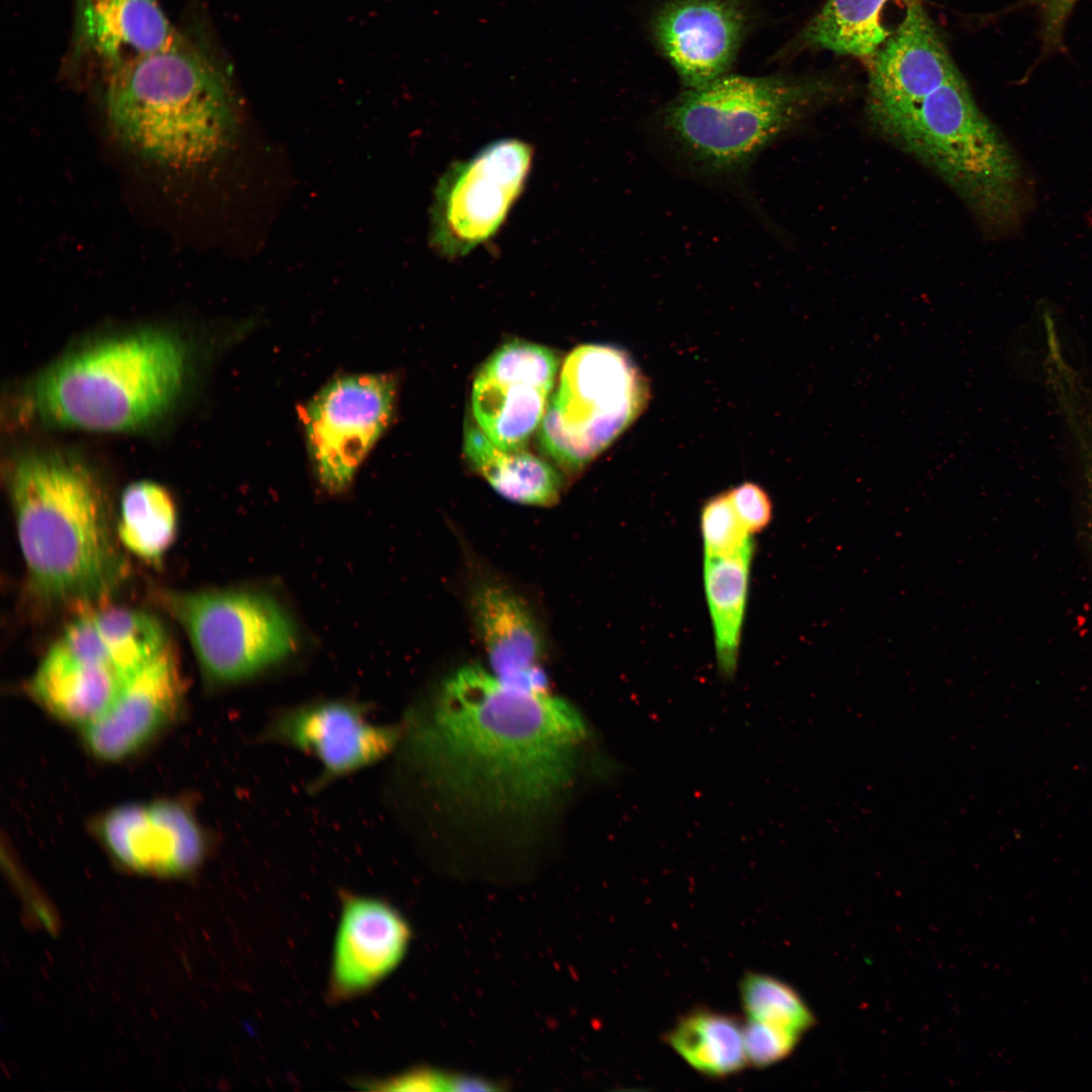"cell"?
Segmentation results:
<instances>
[{"label": "cell", "mask_w": 1092, "mask_h": 1092, "mask_svg": "<svg viewBox=\"0 0 1092 1092\" xmlns=\"http://www.w3.org/2000/svg\"><path fill=\"white\" fill-rule=\"evenodd\" d=\"M400 724L389 780H412L455 811L492 823L546 813L571 784L590 735L561 698L506 685L478 665L455 671Z\"/></svg>", "instance_id": "1"}, {"label": "cell", "mask_w": 1092, "mask_h": 1092, "mask_svg": "<svg viewBox=\"0 0 1092 1092\" xmlns=\"http://www.w3.org/2000/svg\"><path fill=\"white\" fill-rule=\"evenodd\" d=\"M5 480L32 590L55 604L109 595L124 564L107 494L91 464L65 449H29L9 460Z\"/></svg>", "instance_id": "2"}, {"label": "cell", "mask_w": 1092, "mask_h": 1092, "mask_svg": "<svg viewBox=\"0 0 1092 1092\" xmlns=\"http://www.w3.org/2000/svg\"><path fill=\"white\" fill-rule=\"evenodd\" d=\"M193 354L176 331L142 327L86 342L26 386L29 413L49 425L130 432L162 419L190 379Z\"/></svg>", "instance_id": "3"}, {"label": "cell", "mask_w": 1092, "mask_h": 1092, "mask_svg": "<svg viewBox=\"0 0 1092 1092\" xmlns=\"http://www.w3.org/2000/svg\"><path fill=\"white\" fill-rule=\"evenodd\" d=\"M820 76L724 75L686 89L651 122L661 151L696 179L744 196L752 164L834 97Z\"/></svg>", "instance_id": "4"}, {"label": "cell", "mask_w": 1092, "mask_h": 1092, "mask_svg": "<svg viewBox=\"0 0 1092 1092\" xmlns=\"http://www.w3.org/2000/svg\"><path fill=\"white\" fill-rule=\"evenodd\" d=\"M104 106L108 123L124 145L169 166L212 158L235 130V101L225 72L179 36L109 70Z\"/></svg>", "instance_id": "5"}, {"label": "cell", "mask_w": 1092, "mask_h": 1092, "mask_svg": "<svg viewBox=\"0 0 1092 1092\" xmlns=\"http://www.w3.org/2000/svg\"><path fill=\"white\" fill-rule=\"evenodd\" d=\"M870 121L951 189L987 235L1018 225L1028 197L1021 164L962 76L912 107Z\"/></svg>", "instance_id": "6"}, {"label": "cell", "mask_w": 1092, "mask_h": 1092, "mask_svg": "<svg viewBox=\"0 0 1092 1092\" xmlns=\"http://www.w3.org/2000/svg\"><path fill=\"white\" fill-rule=\"evenodd\" d=\"M650 386L623 349L586 344L565 359L539 426L542 452L562 471L578 473L645 411Z\"/></svg>", "instance_id": "7"}, {"label": "cell", "mask_w": 1092, "mask_h": 1092, "mask_svg": "<svg viewBox=\"0 0 1092 1092\" xmlns=\"http://www.w3.org/2000/svg\"><path fill=\"white\" fill-rule=\"evenodd\" d=\"M162 607L186 633L210 688L252 682L296 651L297 629L272 596L252 589L162 590Z\"/></svg>", "instance_id": "8"}, {"label": "cell", "mask_w": 1092, "mask_h": 1092, "mask_svg": "<svg viewBox=\"0 0 1092 1092\" xmlns=\"http://www.w3.org/2000/svg\"><path fill=\"white\" fill-rule=\"evenodd\" d=\"M370 703L352 698H320L270 712L254 736L258 745L301 753L317 764L306 793L388 760L402 736L400 722H378Z\"/></svg>", "instance_id": "9"}, {"label": "cell", "mask_w": 1092, "mask_h": 1092, "mask_svg": "<svg viewBox=\"0 0 1092 1092\" xmlns=\"http://www.w3.org/2000/svg\"><path fill=\"white\" fill-rule=\"evenodd\" d=\"M533 161L526 142L499 139L440 177L431 208V244L449 259L463 257L500 229L524 190Z\"/></svg>", "instance_id": "10"}, {"label": "cell", "mask_w": 1092, "mask_h": 1092, "mask_svg": "<svg viewBox=\"0 0 1092 1092\" xmlns=\"http://www.w3.org/2000/svg\"><path fill=\"white\" fill-rule=\"evenodd\" d=\"M388 374H351L327 383L302 412L309 460L320 484L341 493L387 429L396 385Z\"/></svg>", "instance_id": "11"}, {"label": "cell", "mask_w": 1092, "mask_h": 1092, "mask_svg": "<svg viewBox=\"0 0 1092 1092\" xmlns=\"http://www.w3.org/2000/svg\"><path fill=\"white\" fill-rule=\"evenodd\" d=\"M94 827L115 860L143 874L192 873L207 857L211 844L193 811L171 800L120 805L105 812Z\"/></svg>", "instance_id": "12"}, {"label": "cell", "mask_w": 1092, "mask_h": 1092, "mask_svg": "<svg viewBox=\"0 0 1092 1092\" xmlns=\"http://www.w3.org/2000/svg\"><path fill=\"white\" fill-rule=\"evenodd\" d=\"M327 997L344 1003L368 994L403 961L412 939L404 916L387 901L342 891Z\"/></svg>", "instance_id": "13"}, {"label": "cell", "mask_w": 1092, "mask_h": 1092, "mask_svg": "<svg viewBox=\"0 0 1092 1092\" xmlns=\"http://www.w3.org/2000/svg\"><path fill=\"white\" fill-rule=\"evenodd\" d=\"M183 699L184 680L169 643L127 676L106 710L81 729L84 744L98 759H124L176 719Z\"/></svg>", "instance_id": "14"}, {"label": "cell", "mask_w": 1092, "mask_h": 1092, "mask_svg": "<svg viewBox=\"0 0 1092 1092\" xmlns=\"http://www.w3.org/2000/svg\"><path fill=\"white\" fill-rule=\"evenodd\" d=\"M747 26L741 0H670L651 29L685 88L698 89L727 74Z\"/></svg>", "instance_id": "15"}, {"label": "cell", "mask_w": 1092, "mask_h": 1092, "mask_svg": "<svg viewBox=\"0 0 1092 1092\" xmlns=\"http://www.w3.org/2000/svg\"><path fill=\"white\" fill-rule=\"evenodd\" d=\"M869 62V118L905 110L961 76L919 0Z\"/></svg>", "instance_id": "16"}, {"label": "cell", "mask_w": 1092, "mask_h": 1092, "mask_svg": "<svg viewBox=\"0 0 1092 1092\" xmlns=\"http://www.w3.org/2000/svg\"><path fill=\"white\" fill-rule=\"evenodd\" d=\"M469 607L490 672L512 687L550 692L541 630L525 601L506 584L485 579L472 588Z\"/></svg>", "instance_id": "17"}, {"label": "cell", "mask_w": 1092, "mask_h": 1092, "mask_svg": "<svg viewBox=\"0 0 1092 1092\" xmlns=\"http://www.w3.org/2000/svg\"><path fill=\"white\" fill-rule=\"evenodd\" d=\"M75 26L81 49L109 70L177 36L158 0H76Z\"/></svg>", "instance_id": "18"}, {"label": "cell", "mask_w": 1092, "mask_h": 1092, "mask_svg": "<svg viewBox=\"0 0 1092 1092\" xmlns=\"http://www.w3.org/2000/svg\"><path fill=\"white\" fill-rule=\"evenodd\" d=\"M125 678L113 666L78 657L56 642L25 690L55 719L83 729L106 710Z\"/></svg>", "instance_id": "19"}, {"label": "cell", "mask_w": 1092, "mask_h": 1092, "mask_svg": "<svg viewBox=\"0 0 1092 1092\" xmlns=\"http://www.w3.org/2000/svg\"><path fill=\"white\" fill-rule=\"evenodd\" d=\"M463 453L471 469L506 499L533 507L555 505L564 487L560 470L526 451L504 450L493 444L477 425L467 424Z\"/></svg>", "instance_id": "20"}, {"label": "cell", "mask_w": 1092, "mask_h": 1092, "mask_svg": "<svg viewBox=\"0 0 1092 1092\" xmlns=\"http://www.w3.org/2000/svg\"><path fill=\"white\" fill-rule=\"evenodd\" d=\"M754 547L726 556H704V586L713 628L716 665L735 677L746 612Z\"/></svg>", "instance_id": "21"}, {"label": "cell", "mask_w": 1092, "mask_h": 1092, "mask_svg": "<svg viewBox=\"0 0 1092 1092\" xmlns=\"http://www.w3.org/2000/svg\"><path fill=\"white\" fill-rule=\"evenodd\" d=\"M664 1041L693 1069L710 1078L735 1075L748 1066L743 1024L733 1015L695 1008L681 1015Z\"/></svg>", "instance_id": "22"}, {"label": "cell", "mask_w": 1092, "mask_h": 1092, "mask_svg": "<svg viewBox=\"0 0 1092 1092\" xmlns=\"http://www.w3.org/2000/svg\"><path fill=\"white\" fill-rule=\"evenodd\" d=\"M550 393L520 383L496 381L477 373L471 391L476 425L504 450L525 448L539 428Z\"/></svg>", "instance_id": "23"}, {"label": "cell", "mask_w": 1092, "mask_h": 1092, "mask_svg": "<svg viewBox=\"0 0 1092 1092\" xmlns=\"http://www.w3.org/2000/svg\"><path fill=\"white\" fill-rule=\"evenodd\" d=\"M889 0H826L797 39L799 49L870 60L891 31L883 22Z\"/></svg>", "instance_id": "24"}, {"label": "cell", "mask_w": 1092, "mask_h": 1092, "mask_svg": "<svg viewBox=\"0 0 1092 1092\" xmlns=\"http://www.w3.org/2000/svg\"><path fill=\"white\" fill-rule=\"evenodd\" d=\"M178 516L168 489L151 480L128 484L120 497L117 539L140 558L157 561L177 535Z\"/></svg>", "instance_id": "25"}, {"label": "cell", "mask_w": 1092, "mask_h": 1092, "mask_svg": "<svg viewBox=\"0 0 1092 1092\" xmlns=\"http://www.w3.org/2000/svg\"><path fill=\"white\" fill-rule=\"evenodd\" d=\"M90 614L113 665L124 677L170 643L161 622L146 612L107 608Z\"/></svg>", "instance_id": "26"}, {"label": "cell", "mask_w": 1092, "mask_h": 1092, "mask_svg": "<svg viewBox=\"0 0 1092 1092\" xmlns=\"http://www.w3.org/2000/svg\"><path fill=\"white\" fill-rule=\"evenodd\" d=\"M740 999L747 1019L803 1034L814 1016L801 996L780 979L763 973L747 972L739 984Z\"/></svg>", "instance_id": "27"}, {"label": "cell", "mask_w": 1092, "mask_h": 1092, "mask_svg": "<svg viewBox=\"0 0 1092 1092\" xmlns=\"http://www.w3.org/2000/svg\"><path fill=\"white\" fill-rule=\"evenodd\" d=\"M560 367L557 353L523 340L497 348L477 373L496 381L521 382L551 393Z\"/></svg>", "instance_id": "28"}, {"label": "cell", "mask_w": 1092, "mask_h": 1092, "mask_svg": "<svg viewBox=\"0 0 1092 1092\" xmlns=\"http://www.w3.org/2000/svg\"><path fill=\"white\" fill-rule=\"evenodd\" d=\"M704 556H726L754 547L753 536L737 515L728 490L711 496L700 514Z\"/></svg>", "instance_id": "29"}, {"label": "cell", "mask_w": 1092, "mask_h": 1092, "mask_svg": "<svg viewBox=\"0 0 1092 1092\" xmlns=\"http://www.w3.org/2000/svg\"><path fill=\"white\" fill-rule=\"evenodd\" d=\"M354 1084L371 1091H488L491 1082L479 1077L418 1067L383 1078H361Z\"/></svg>", "instance_id": "30"}, {"label": "cell", "mask_w": 1092, "mask_h": 1092, "mask_svg": "<svg viewBox=\"0 0 1092 1092\" xmlns=\"http://www.w3.org/2000/svg\"><path fill=\"white\" fill-rule=\"evenodd\" d=\"M801 1034L752 1019L743 1023V1040L748 1065L768 1068L791 1055Z\"/></svg>", "instance_id": "31"}, {"label": "cell", "mask_w": 1092, "mask_h": 1092, "mask_svg": "<svg viewBox=\"0 0 1092 1092\" xmlns=\"http://www.w3.org/2000/svg\"><path fill=\"white\" fill-rule=\"evenodd\" d=\"M727 490L737 515L752 536L768 527L774 508L764 488L746 481Z\"/></svg>", "instance_id": "32"}, {"label": "cell", "mask_w": 1092, "mask_h": 1092, "mask_svg": "<svg viewBox=\"0 0 1092 1092\" xmlns=\"http://www.w3.org/2000/svg\"><path fill=\"white\" fill-rule=\"evenodd\" d=\"M1035 11L1043 50L1061 49L1068 18L1078 0H1023Z\"/></svg>", "instance_id": "33"}, {"label": "cell", "mask_w": 1092, "mask_h": 1092, "mask_svg": "<svg viewBox=\"0 0 1092 1092\" xmlns=\"http://www.w3.org/2000/svg\"><path fill=\"white\" fill-rule=\"evenodd\" d=\"M1087 543H1088L1089 549H1090V551L1092 553V526H1091V528L1089 530V533L1087 535Z\"/></svg>", "instance_id": "34"}]
</instances>
